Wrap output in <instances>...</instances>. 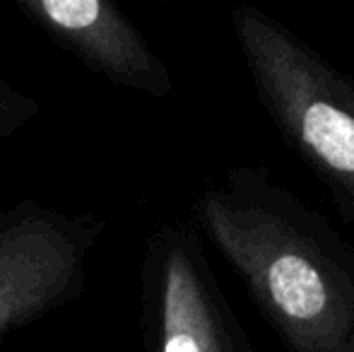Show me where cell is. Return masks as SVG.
Returning a JSON list of instances; mask_svg holds the SVG:
<instances>
[{"mask_svg": "<svg viewBox=\"0 0 354 352\" xmlns=\"http://www.w3.org/2000/svg\"><path fill=\"white\" fill-rule=\"evenodd\" d=\"M253 61L266 75L282 116L330 172L354 183V106L337 87L272 29L246 22Z\"/></svg>", "mask_w": 354, "mask_h": 352, "instance_id": "obj_1", "label": "cell"}, {"mask_svg": "<svg viewBox=\"0 0 354 352\" xmlns=\"http://www.w3.org/2000/svg\"><path fill=\"white\" fill-rule=\"evenodd\" d=\"M37 10L51 27L82 44L84 51L102 58L113 71L136 75L140 53L128 29L97 0H41Z\"/></svg>", "mask_w": 354, "mask_h": 352, "instance_id": "obj_2", "label": "cell"}, {"mask_svg": "<svg viewBox=\"0 0 354 352\" xmlns=\"http://www.w3.org/2000/svg\"><path fill=\"white\" fill-rule=\"evenodd\" d=\"M198 287L188 268L174 266L164 299V345L162 352H207V335L203 331Z\"/></svg>", "mask_w": 354, "mask_h": 352, "instance_id": "obj_5", "label": "cell"}, {"mask_svg": "<svg viewBox=\"0 0 354 352\" xmlns=\"http://www.w3.org/2000/svg\"><path fill=\"white\" fill-rule=\"evenodd\" d=\"M266 285L272 304L294 324H311L328 311V287L323 275L308 259L299 254H280L266 266Z\"/></svg>", "mask_w": 354, "mask_h": 352, "instance_id": "obj_4", "label": "cell"}, {"mask_svg": "<svg viewBox=\"0 0 354 352\" xmlns=\"http://www.w3.org/2000/svg\"><path fill=\"white\" fill-rule=\"evenodd\" d=\"M63 251L61 246L41 241V237L8 244L0 272V326L12 311L34 304L51 285V277L61 275Z\"/></svg>", "mask_w": 354, "mask_h": 352, "instance_id": "obj_3", "label": "cell"}]
</instances>
